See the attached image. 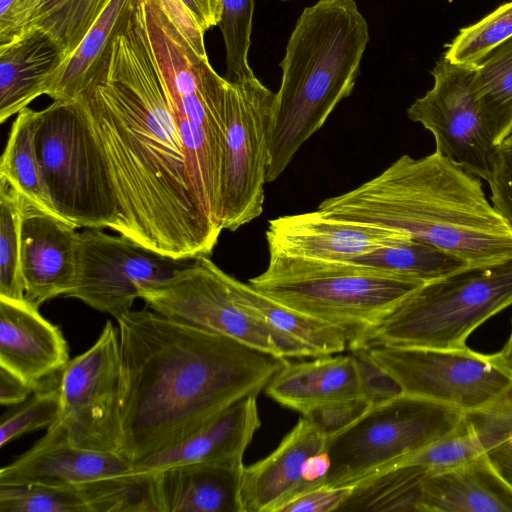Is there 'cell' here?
I'll return each instance as SVG.
<instances>
[{"label": "cell", "mask_w": 512, "mask_h": 512, "mask_svg": "<svg viewBox=\"0 0 512 512\" xmlns=\"http://www.w3.org/2000/svg\"><path fill=\"white\" fill-rule=\"evenodd\" d=\"M68 101L105 183L113 231L173 259L210 256L222 230L196 190L153 53L144 0H136L103 68Z\"/></svg>", "instance_id": "obj_1"}, {"label": "cell", "mask_w": 512, "mask_h": 512, "mask_svg": "<svg viewBox=\"0 0 512 512\" xmlns=\"http://www.w3.org/2000/svg\"><path fill=\"white\" fill-rule=\"evenodd\" d=\"M122 359L121 455L137 464L265 390L287 358L154 310L115 318Z\"/></svg>", "instance_id": "obj_2"}, {"label": "cell", "mask_w": 512, "mask_h": 512, "mask_svg": "<svg viewBox=\"0 0 512 512\" xmlns=\"http://www.w3.org/2000/svg\"><path fill=\"white\" fill-rule=\"evenodd\" d=\"M318 210L400 230L471 266L512 259V229L482 182L437 151L402 155L376 177L325 199Z\"/></svg>", "instance_id": "obj_3"}, {"label": "cell", "mask_w": 512, "mask_h": 512, "mask_svg": "<svg viewBox=\"0 0 512 512\" xmlns=\"http://www.w3.org/2000/svg\"><path fill=\"white\" fill-rule=\"evenodd\" d=\"M355 0H318L304 8L280 62L268 131L267 182L275 181L301 146L352 93L369 42Z\"/></svg>", "instance_id": "obj_4"}, {"label": "cell", "mask_w": 512, "mask_h": 512, "mask_svg": "<svg viewBox=\"0 0 512 512\" xmlns=\"http://www.w3.org/2000/svg\"><path fill=\"white\" fill-rule=\"evenodd\" d=\"M248 283L269 298L343 332L348 350L424 282L359 264L269 254Z\"/></svg>", "instance_id": "obj_5"}, {"label": "cell", "mask_w": 512, "mask_h": 512, "mask_svg": "<svg viewBox=\"0 0 512 512\" xmlns=\"http://www.w3.org/2000/svg\"><path fill=\"white\" fill-rule=\"evenodd\" d=\"M510 305L512 259L469 267L411 292L358 348H463L474 330Z\"/></svg>", "instance_id": "obj_6"}, {"label": "cell", "mask_w": 512, "mask_h": 512, "mask_svg": "<svg viewBox=\"0 0 512 512\" xmlns=\"http://www.w3.org/2000/svg\"><path fill=\"white\" fill-rule=\"evenodd\" d=\"M463 415L457 408L408 394L371 407L327 438L330 469L324 486L352 487L399 464L449 434Z\"/></svg>", "instance_id": "obj_7"}, {"label": "cell", "mask_w": 512, "mask_h": 512, "mask_svg": "<svg viewBox=\"0 0 512 512\" xmlns=\"http://www.w3.org/2000/svg\"><path fill=\"white\" fill-rule=\"evenodd\" d=\"M274 95L255 75L227 80L220 192L223 230L235 231L263 212Z\"/></svg>", "instance_id": "obj_8"}, {"label": "cell", "mask_w": 512, "mask_h": 512, "mask_svg": "<svg viewBox=\"0 0 512 512\" xmlns=\"http://www.w3.org/2000/svg\"><path fill=\"white\" fill-rule=\"evenodd\" d=\"M228 275L201 256L169 280L140 291L139 298L165 316L275 356L297 358L284 339L238 301Z\"/></svg>", "instance_id": "obj_9"}, {"label": "cell", "mask_w": 512, "mask_h": 512, "mask_svg": "<svg viewBox=\"0 0 512 512\" xmlns=\"http://www.w3.org/2000/svg\"><path fill=\"white\" fill-rule=\"evenodd\" d=\"M56 422L76 447L121 454L122 359L118 327L107 321L96 342L69 360L58 383Z\"/></svg>", "instance_id": "obj_10"}, {"label": "cell", "mask_w": 512, "mask_h": 512, "mask_svg": "<svg viewBox=\"0 0 512 512\" xmlns=\"http://www.w3.org/2000/svg\"><path fill=\"white\" fill-rule=\"evenodd\" d=\"M371 357L402 386L404 393L463 412L493 400L512 380L499 353L470 348L374 346Z\"/></svg>", "instance_id": "obj_11"}, {"label": "cell", "mask_w": 512, "mask_h": 512, "mask_svg": "<svg viewBox=\"0 0 512 512\" xmlns=\"http://www.w3.org/2000/svg\"><path fill=\"white\" fill-rule=\"evenodd\" d=\"M35 147L58 216L77 228H109L111 214L100 174L64 100L36 111Z\"/></svg>", "instance_id": "obj_12"}, {"label": "cell", "mask_w": 512, "mask_h": 512, "mask_svg": "<svg viewBox=\"0 0 512 512\" xmlns=\"http://www.w3.org/2000/svg\"><path fill=\"white\" fill-rule=\"evenodd\" d=\"M191 260L166 257L125 236L86 228L79 233L76 277L65 297L117 318L131 310L140 291L169 280Z\"/></svg>", "instance_id": "obj_13"}, {"label": "cell", "mask_w": 512, "mask_h": 512, "mask_svg": "<svg viewBox=\"0 0 512 512\" xmlns=\"http://www.w3.org/2000/svg\"><path fill=\"white\" fill-rule=\"evenodd\" d=\"M431 75L432 88L409 106L408 118L432 133L435 151L489 182L498 145L483 119L474 87L475 66L442 56Z\"/></svg>", "instance_id": "obj_14"}, {"label": "cell", "mask_w": 512, "mask_h": 512, "mask_svg": "<svg viewBox=\"0 0 512 512\" xmlns=\"http://www.w3.org/2000/svg\"><path fill=\"white\" fill-rule=\"evenodd\" d=\"M408 238L400 230L327 215L318 209L272 219L266 230L269 254L323 260L350 261Z\"/></svg>", "instance_id": "obj_15"}, {"label": "cell", "mask_w": 512, "mask_h": 512, "mask_svg": "<svg viewBox=\"0 0 512 512\" xmlns=\"http://www.w3.org/2000/svg\"><path fill=\"white\" fill-rule=\"evenodd\" d=\"M326 442L302 416L273 452L244 467L241 512H282L295 498L320 487L316 459L326 449Z\"/></svg>", "instance_id": "obj_16"}, {"label": "cell", "mask_w": 512, "mask_h": 512, "mask_svg": "<svg viewBox=\"0 0 512 512\" xmlns=\"http://www.w3.org/2000/svg\"><path fill=\"white\" fill-rule=\"evenodd\" d=\"M76 229L70 222L25 199L20 268L24 300L30 305L39 308L71 290L77 266L79 233Z\"/></svg>", "instance_id": "obj_17"}, {"label": "cell", "mask_w": 512, "mask_h": 512, "mask_svg": "<svg viewBox=\"0 0 512 512\" xmlns=\"http://www.w3.org/2000/svg\"><path fill=\"white\" fill-rule=\"evenodd\" d=\"M132 465L121 454L72 445L55 421L29 450L1 468L0 486H80L127 474Z\"/></svg>", "instance_id": "obj_18"}, {"label": "cell", "mask_w": 512, "mask_h": 512, "mask_svg": "<svg viewBox=\"0 0 512 512\" xmlns=\"http://www.w3.org/2000/svg\"><path fill=\"white\" fill-rule=\"evenodd\" d=\"M68 343L57 325L25 300L0 297V367L40 389L69 362Z\"/></svg>", "instance_id": "obj_19"}, {"label": "cell", "mask_w": 512, "mask_h": 512, "mask_svg": "<svg viewBox=\"0 0 512 512\" xmlns=\"http://www.w3.org/2000/svg\"><path fill=\"white\" fill-rule=\"evenodd\" d=\"M244 467L190 463L152 473L148 488L150 512H241Z\"/></svg>", "instance_id": "obj_20"}, {"label": "cell", "mask_w": 512, "mask_h": 512, "mask_svg": "<svg viewBox=\"0 0 512 512\" xmlns=\"http://www.w3.org/2000/svg\"><path fill=\"white\" fill-rule=\"evenodd\" d=\"M261 426L257 395L236 402L182 441L132 465V471L150 475L190 463L244 465V453Z\"/></svg>", "instance_id": "obj_21"}, {"label": "cell", "mask_w": 512, "mask_h": 512, "mask_svg": "<svg viewBox=\"0 0 512 512\" xmlns=\"http://www.w3.org/2000/svg\"><path fill=\"white\" fill-rule=\"evenodd\" d=\"M67 58L62 46L36 27L0 44V123L47 95Z\"/></svg>", "instance_id": "obj_22"}, {"label": "cell", "mask_w": 512, "mask_h": 512, "mask_svg": "<svg viewBox=\"0 0 512 512\" xmlns=\"http://www.w3.org/2000/svg\"><path fill=\"white\" fill-rule=\"evenodd\" d=\"M421 512H512V488L482 453L429 473L422 484Z\"/></svg>", "instance_id": "obj_23"}, {"label": "cell", "mask_w": 512, "mask_h": 512, "mask_svg": "<svg viewBox=\"0 0 512 512\" xmlns=\"http://www.w3.org/2000/svg\"><path fill=\"white\" fill-rule=\"evenodd\" d=\"M265 392L302 415L329 402L361 396L356 361L350 353L288 362L274 375Z\"/></svg>", "instance_id": "obj_24"}, {"label": "cell", "mask_w": 512, "mask_h": 512, "mask_svg": "<svg viewBox=\"0 0 512 512\" xmlns=\"http://www.w3.org/2000/svg\"><path fill=\"white\" fill-rule=\"evenodd\" d=\"M238 301L284 339L297 358L334 355L348 350V340L335 327L303 315L228 275Z\"/></svg>", "instance_id": "obj_25"}, {"label": "cell", "mask_w": 512, "mask_h": 512, "mask_svg": "<svg viewBox=\"0 0 512 512\" xmlns=\"http://www.w3.org/2000/svg\"><path fill=\"white\" fill-rule=\"evenodd\" d=\"M136 0H110L78 48L66 59L48 96L71 100L106 64L112 43L127 23Z\"/></svg>", "instance_id": "obj_26"}, {"label": "cell", "mask_w": 512, "mask_h": 512, "mask_svg": "<svg viewBox=\"0 0 512 512\" xmlns=\"http://www.w3.org/2000/svg\"><path fill=\"white\" fill-rule=\"evenodd\" d=\"M430 470L400 464L375 473L352 486L338 511L421 512L422 484Z\"/></svg>", "instance_id": "obj_27"}, {"label": "cell", "mask_w": 512, "mask_h": 512, "mask_svg": "<svg viewBox=\"0 0 512 512\" xmlns=\"http://www.w3.org/2000/svg\"><path fill=\"white\" fill-rule=\"evenodd\" d=\"M35 118L36 111L28 107L17 114L0 160V177L28 202L58 216L43 181L36 152Z\"/></svg>", "instance_id": "obj_28"}, {"label": "cell", "mask_w": 512, "mask_h": 512, "mask_svg": "<svg viewBox=\"0 0 512 512\" xmlns=\"http://www.w3.org/2000/svg\"><path fill=\"white\" fill-rule=\"evenodd\" d=\"M474 87L486 128L499 146L512 128V37L475 65Z\"/></svg>", "instance_id": "obj_29"}, {"label": "cell", "mask_w": 512, "mask_h": 512, "mask_svg": "<svg viewBox=\"0 0 512 512\" xmlns=\"http://www.w3.org/2000/svg\"><path fill=\"white\" fill-rule=\"evenodd\" d=\"M424 283L462 271L471 266L468 262L442 249L422 241L407 240L350 260Z\"/></svg>", "instance_id": "obj_30"}, {"label": "cell", "mask_w": 512, "mask_h": 512, "mask_svg": "<svg viewBox=\"0 0 512 512\" xmlns=\"http://www.w3.org/2000/svg\"><path fill=\"white\" fill-rule=\"evenodd\" d=\"M110 0H32L25 25L52 36L69 57L105 10ZM23 30V31H24Z\"/></svg>", "instance_id": "obj_31"}, {"label": "cell", "mask_w": 512, "mask_h": 512, "mask_svg": "<svg viewBox=\"0 0 512 512\" xmlns=\"http://www.w3.org/2000/svg\"><path fill=\"white\" fill-rule=\"evenodd\" d=\"M24 197L0 177V297L24 300L20 268Z\"/></svg>", "instance_id": "obj_32"}, {"label": "cell", "mask_w": 512, "mask_h": 512, "mask_svg": "<svg viewBox=\"0 0 512 512\" xmlns=\"http://www.w3.org/2000/svg\"><path fill=\"white\" fill-rule=\"evenodd\" d=\"M512 37V1L502 4L480 21L459 30L443 56L452 63L477 65Z\"/></svg>", "instance_id": "obj_33"}, {"label": "cell", "mask_w": 512, "mask_h": 512, "mask_svg": "<svg viewBox=\"0 0 512 512\" xmlns=\"http://www.w3.org/2000/svg\"><path fill=\"white\" fill-rule=\"evenodd\" d=\"M254 0H222L218 24L226 50L225 79L234 81L254 76L249 65Z\"/></svg>", "instance_id": "obj_34"}, {"label": "cell", "mask_w": 512, "mask_h": 512, "mask_svg": "<svg viewBox=\"0 0 512 512\" xmlns=\"http://www.w3.org/2000/svg\"><path fill=\"white\" fill-rule=\"evenodd\" d=\"M0 512H89L77 486H0Z\"/></svg>", "instance_id": "obj_35"}, {"label": "cell", "mask_w": 512, "mask_h": 512, "mask_svg": "<svg viewBox=\"0 0 512 512\" xmlns=\"http://www.w3.org/2000/svg\"><path fill=\"white\" fill-rule=\"evenodd\" d=\"M484 453L472 432L462 420L447 435L412 454L400 464L427 467L430 473L442 472L459 466Z\"/></svg>", "instance_id": "obj_36"}, {"label": "cell", "mask_w": 512, "mask_h": 512, "mask_svg": "<svg viewBox=\"0 0 512 512\" xmlns=\"http://www.w3.org/2000/svg\"><path fill=\"white\" fill-rule=\"evenodd\" d=\"M60 414V394L58 386L38 389L23 404L2 417L0 424V446L4 447L13 439L51 426Z\"/></svg>", "instance_id": "obj_37"}, {"label": "cell", "mask_w": 512, "mask_h": 512, "mask_svg": "<svg viewBox=\"0 0 512 512\" xmlns=\"http://www.w3.org/2000/svg\"><path fill=\"white\" fill-rule=\"evenodd\" d=\"M463 421L484 453L512 439V380L489 403L464 412Z\"/></svg>", "instance_id": "obj_38"}, {"label": "cell", "mask_w": 512, "mask_h": 512, "mask_svg": "<svg viewBox=\"0 0 512 512\" xmlns=\"http://www.w3.org/2000/svg\"><path fill=\"white\" fill-rule=\"evenodd\" d=\"M350 352L358 369L360 395L371 407L405 394L401 384L371 357L367 348H357Z\"/></svg>", "instance_id": "obj_39"}, {"label": "cell", "mask_w": 512, "mask_h": 512, "mask_svg": "<svg viewBox=\"0 0 512 512\" xmlns=\"http://www.w3.org/2000/svg\"><path fill=\"white\" fill-rule=\"evenodd\" d=\"M370 408L369 402L358 396L320 405L302 416L323 436L329 438L349 427Z\"/></svg>", "instance_id": "obj_40"}, {"label": "cell", "mask_w": 512, "mask_h": 512, "mask_svg": "<svg viewBox=\"0 0 512 512\" xmlns=\"http://www.w3.org/2000/svg\"><path fill=\"white\" fill-rule=\"evenodd\" d=\"M488 184L492 205L512 229V142L503 141L498 146Z\"/></svg>", "instance_id": "obj_41"}, {"label": "cell", "mask_w": 512, "mask_h": 512, "mask_svg": "<svg viewBox=\"0 0 512 512\" xmlns=\"http://www.w3.org/2000/svg\"><path fill=\"white\" fill-rule=\"evenodd\" d=\"M351 491L352 487H317L289 502L282 512L338 511Z\"/></svg>", "instance_id": "obj_42"}, {"label": "cell", "mask_w": 512, "mask_h": 512, "mask_svg": "<svg viewBox=\"0 0 512 512\" xmlns=\"http://www.w3.org/2000/svg\"><path fill=\"white\" fill-rule=\"evenodd\" d=\"M32 9V0H0V44L22 33Z\"/></svg>", "instance_id": "obj_43"}, {"label": "cell", "mask_w": 512, "mask_h": 512, "mask_svg": "<svg viewBox=\"0 0 512 512\" xmlns=\"http://www.w3.org/2000/svg\"><path fill=\"white\" fill-rule=\"evenodd\" d=\"M36 390L17 375L0 367V403L2 405H14L23 403Z\"/></svg>", "instance_id": "obj_44"}, {"label": "cell", "mask_w": 512, "mask_h": 512, "mask_svg": "<svg viewBox=\"0 0 512 512\" xmlns=\"http://www.w3.org/2000/svg\"><path fill=\"white\" fill-rule=\"evenodd\" d=\"M205 33L218 26L222 16V0H179Z\"/></svg>", "instance_id": "obj_45"}, {"label": "cell", "mask_w": 512, "mask_h": 512, "mask_svg": "<svg viewBox=\"0 0 512 512\" xmlns=\"http://www.w3.org/2000/svg\"><path fill=\"white\" fill-rule=\"evenodd\" d=\"M496 472L512 488V439L485 452Z\"/></svg>", "instance_id": "obj_46"}, {"label": "cell", "mask_w": 512, "mask_h": 512, "mask_svg": "<svg viewBox=\"0 0 512 512\" xmlns=\"http://www.w3.org/2000/svg\"><path fill=\"white\" fill-rule=\"evenodd\" d=\"M501 356L502 360L512 369V321H511V333L509 338L502 348L501 351L498 352Z\"/></svg>", "instance_id": "obj_47"}, {"label": "cell", "mask_w": 512, "mask_h": 512, "mask_svg": "<svg viewBox=\"0 0 512 512\" xmlns=\"http://www.w3.org/2000/svg\"><path fill=\"white\" fill-rule=\"evenodd\" d=\"M504 141L512 142V128H511L509 134L507 135V137L505 138Z\"/></svg>", "instance_id": "obj_48"}, {"label": "cell", "mask_w": 512, "mask_h": 512, "mask_svg": "<svg viewBox=\"0 0 512 512\" xmlns=\"http://www.w3.org/2000/svg\"><path fill=\"white\" fill-rule=\"evenodd\" d=\"M283 1H287V0H283Z\"/></svg>", "instance_id": "obj_49"}]
</instances>
